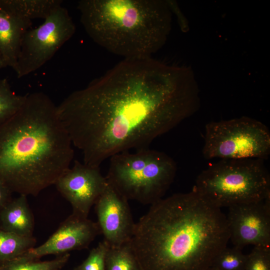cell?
<instances>
[{
    "label": "cell",
    "instance_id": "6da1fadb",
    "mask_svg": "<svg viewBox=\"0 0 270 270\" xmlns=\"http://www.w3.org/2000/svg\"><path fill=\"white\" fill-rule=\"evenodd\" d=\"M200 106L190 68L148 57L124 58L69 94L57 112L84 163L100 167L117 154L148 148Z\"/></svg>",
    "mask_w": 270,
    "mask_h": 270
},
{
    "label": "cell",
    "instance_id": "7a4b0ae2",
    "mask_svg": "<svg viewBox=\"0 0 270 270\" xmlns=\"http://www.w3.org/2000/svg\"><path fill=\"white\" fill-rule=\"evenodd\" d=\"M229 238L226 215L193 188L151 204L129 244L142 270H207Z\"/></svg>",
    "mask_w": 270,
    "mask_h": 270
},
{
    "label": "cell",
    "instance_id": "3957f363",
    "mask_svg": "<svg viewBox=\"0 0 270 270\" xmlns=\"http://www.w3.org/2000/svg\"><path fill=\"white\" fill-rule=\"evenodd\" d=\"M74 155L57 106L42 92L26 94L0 125V180L12 192L38 196L70 168Z\"/></svg>",
    "mask_w": 270,
    "mask_h": 270
},
{
    "label": "cell",
    "instance_id": "277c9868",
    "mask_svg": "<svg viewBox=\"0 0 270 270\" xmlns=\"http://www.w3.org/2000/svg\"><path fill=\"white\" fill-rule=\"evenodd\" d=\"M78 8L93 41L124 58L152 57L171 30L168 0H82Z\"/></svg>",
    "mask_w": 270,
    "mask_h": 270
},
{
    "label": "cell",
    "instance_id": "5b68a950",
    "mask_svg": "<svg viewBox=\"0 0 270 270\" xmlns=\"http://www.w3.org/2000/svg\"><path fill=\"white\" fill-rule=\"evenodd\" d=\"M193 188L211 204L228 208L270 196V175L262 159H222L200 172Z\"/></svg>",
    "mask_w": 270,
    "mask_h": 270
},
{
    "label": "cell",
    "instance_id": "8992f818",
    "mask_svg": "<svg viewBox=\"0 0 270 270\" xmlns=\"http://www.w3.org/2000/svg\"><path fill=\"white\" fill-rule=\"evenodd\" d=\"M176 169L169 156L146 148L111 156L106 177L128 200L151 205L162 198L174 180Z\"/></svg>",
    "mask_w": 270,
    "mask_h": 270
},
{
    "label": "cell",
    "instance_id": "52a82bcc",
    "mask_svg": "<svg viewBox=\"0 0 270 270\" xmlns=\"http://www.w3.org/2000/svg\"><path fill=\"white\" fill-rule=\"evenodd\" d=\"M202 154L206 159H268L270 132L262 122L247 116L212 122L205 127Z\"/></svg>",
    "mask_w": 270,
    "mask_h": 270
},
{
    "label": "cell",
    "instance_id": "ba28073f",
    "mask_svg": "<svg viewBox=\"0 0 270 270\" xmlns=\"http://www.w3.org/2000/svg\"><path fill=\"white\" fill-rule=\"evenodd\" d=\"M38 27L24 34L14 70L18 78L41 68L74 34L76 26L68 10L60 6Z\"/></svg>",
    "mask_w": 270,
    "mask_h": 270
},
{
    "label": "cell",
    "instance_id": "9c48e42d",
    "mask_svg": "<svg viewBox=\"0 0 270 270\" xmlns=\"http://www.w3.org/2000/svg\"><path fill=\"white\" fill-rule=\"evenodd\" d=\"M226 216L234 246L270 247V196L256 202L230 206Z\"/></svg>",
    "mask_w": 270,
    "mask_h": 270
},
{
    "label": "cell",
    "instance_id": "30bf717a",
    "mask_svg": "<svg viewBox=\"0 0 270 270\" xmlns=\"http://www.w3.org/2000/svg\"><path fill=\"white\" fill-rule=\"evenodd\" d=\"M108 184L100 167L92 166L76 160L57 180L54 185L62 196L72 205V214L88 218Z\"/></svg>",
    "mask_w": 270,
    "mask_h": 270
},
{
    "label": "cell",
    "instance_id": "8fae6325",
    "mask_svg": "<svg viewBox=\"0 0 270 270\" xmlns=\"http://www.w3.org/2000/svg\"><path fill=\"white\" fill-rule=\"evenodd\" d=\"M97 224L104 240L110 248L130 242L133 234L134 222L128 200L108 182L104 191L96 202Z\"/></svg>",
    "mask_w": 270,
    "mask_h": 270
},
{
    "label": "cell",
    "instance_id": "7c38bea8",
    "mask_svg": "<svg viewBox=\"0 0 270 270\" xmlns=\"http://www.w3.org/2000/svg\"><path fill=\"white\" fill-rule=\"evenodd\" d=\"M100 234L96 222L72 213L44 242L20 256L40 260L50 254L58 256L72 250L86 248Z\"/></svg>",
    "mask_w": 270,
    "mask_h": 270
},
{
    "label": "cell",
    "instance_id": "4fadbf2b",
    "mask_svg": "<svg viewBox=\"0 0 270 270\" xmlns=\"http://www.w3.org/2000/svg\"><path fill=\"white\" fill-rule=\"evenodd\" d=\"M32 20L8 14L0 9V58L4 67H16L21 42Z\"/></svg>",
    "mask_w": 270,
    "mask_h": 270
},
{
    "label": "cell",
    "instance_id": "5bb4252c",
    "mask_svg": "<svg viewBox=\"0 0 270 270\" xmlns=\"http://www.w3.org/2000/svg\"><path fill=\"white\" fill-rule=\"evenodd\" d=\"M26 196L12 199L0 212V228L21 236H34V217Z\"/></svg>",
    "mask_w": 270,
    "mask_h": 270
},
{
    "label": "cell",
    "instance_id": "9a60e30c",
    "mask_svg": "<svg viewBox=\"0 0 270 270\" xmlns=\"http://www.w3.org/2000/svg\"><path fill=\"white\" fill-rule=\"evenodd\" d=\"M62 3V0H0V9L23 19L45 20Z\"/></svg>",
    "mask_w": 270,
    "mask_h": 270
},
{
    "label": "cell",
    "instance_id": "2e32d148",
    "mask_svg": "<svg viewBox=\"0 0 270 270\" xmlns=\"http://www.w3.org/2000/svg\"><path fill=\"white\" fill-rule=\"evenodd\" d=\"M36 244L34 236H21L0 228V265L22 255Z\"/></svg>",
    "mask_w": 270,
    "mask_h": 270
},
{
    "label": "cell",
    "instance_id": "e0dca14e",
    "mask_svg": "<svg viewBox=\"0 0 270 270\" xmlns=\"http://www.w3.org/2000/svg\"><path fill=\"white\" fill-rule=\"evenodd\" d=\"M70 254L57 256L53 260L42 261L21 256L0 265V270H60L67 263Z\"/></svg>",
    "mask_w": 270,
    "mask_h": 270
},
{
    "label": "cell",
    "instance_id": "ac0fdd59",
    "mask_svg": "<svg viewBox=\"0 0 270 270\" xmlns=\"http://www.w3.org/2000/svg\"><path fill=\"white\" fill-rule=\"evenodd\" d=\"M106 270H142L129 243L116 248H110Z\"/></svg>",
    "mask_w": 270,
    "mask_h": 270
},
{
    "label": "cell",
    "instance_id": "d6986e66",
    "mask_svg": "<svg viewBox=\"0 0 270 270\" xmlns=\"http://www.w3.org/2000/svg\"><path fill=\"white\" fill-rule=\"evenodd\" d=\"M26 94H16L11 88L8 80H0V125L12 118L21 108Z\"/></svg>",
    "mask_w": 270,
    "mask_h": 270
},
{
    "label": "cell",
    "instance_id": "ffe728a7",
    "mask_svg": "<svg viewBox=\"0 0 270 270\" xmlns=\"http://www.w3.org/2000/svg\"><path fill=\"white\" fill-rule=\"evenodd\" d=\"M242 250L236 246H226L215 256L210 267L216 270H244L247 255Z\"/></svg>",
    "mask_w": 270,
    "mask_h": 270
},
{
    "label": "cell",
    "instance_id": "44dd1931",
    "mask_svg": "<svg viewBox=\"0 0 270 270\" xmlns=\"http://www.w3.org/2000/svg\"><path fill=\"white\" fill-rule=\"evenodd\" d=\"M109 245L103 240L90 252L87 258L74 270H106Z\"/></svg>",
    "mask_w": 270,
    "mask_h": 270
},
{
    "label": "cell",
    "instance_id": "7402d4cb",
    "mask_svg": "<svg viewBox=\"0 0 270 270\" xmlns=\"http://www.w3.org/2000/svg\"><path fill=\"white\" fill-rule=\"evenodd\" d=\"M244 270H270V247L254 246L247 255Z\"/></svg>",
    "mask_w": 270,
    "mask_h": 270
},
{
    "label": "cell",
    "instance_id": "603a6c76",
    "mask_svg": "<svg viewBox=\"0 0 270 270\" xmlns=\"http://www.w3.org/2000/svg\"><path fill=\"white\" fill-rule=\"evenodd\" d=\"M12 193L0 180V212L12 200Z\"/></svg>",
    "mask_w": 270,
    "mask_h": 270
},
{
    "label": "cell",
    "instance_id": "cb8c5ba5",
    "mask_svg": "<svg viewBox=\"0 0 270 270\" xmlns=\"http://www.w3.org/2000/svg\"><path fill=\"white\" fill-rule=\"evenodd\" d=\"M3 67H4V63L2 61V60H1L0 58V68H3Z\"/></svg>",
    "mask_w": 270,
    "mask_h": 270
},
{
    "label": "cell",
    "instance_id": "d4e9b609",
    "mask_svg": "<svg viewBox=\"0 0 270 270\" xmlns=\"http://www.w3.org/2000/svg\"><path fill=\"white\" fill-rule=\"evenodd\" d=\"M207 270H216L214 268H212V267H210V268H209Z\"/></svg>",
    "mask_w": 270,
    "mask_h": 270
}]
</instances>
